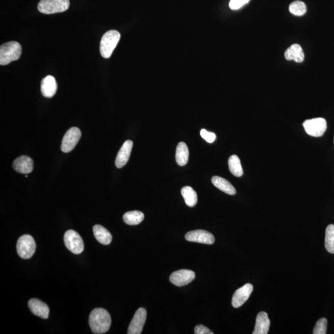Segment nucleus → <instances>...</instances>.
Masks as SVG:
<instances>
[{"instance_id":"obj_1","label":"nucleus","mask_w":334,"mask_h":334,"mask_svg":"<svg viewBox=\"0 0 334 334\" xmlns=\"http://www.w3.org/2000/svg\"><path fill=\"white\" fill-rule=\"evenodd\" d=\"M90 327L93 332L101 334L108 332L112 324L111 316L107 310L95 309L89 316Z\"/></svg>"},{"instance_id":"obj_2","label":"nucleus","mask_w":334,"mask_h":334,"mask_svg":"<svg viewBox=\"0 0 334 334\" xmlns=\"http://www.w3.org/2000/svg\"><path fill=\"white\" fill-rule=\"evenodd\" d=\"M22 54L21 45L17 42L4 43L0 47V65H7L18 60Z\"/></svg>"},{"instance_id":"obj_3","label":"nucleus","mask_w":334,"mask_h":334,"mask_svg":"<svg viewBox=\"0 0 334 334\" xmlns=\"http://www.w3.org/2000/svg\"><path fill=\"white\" fill-rule=\"evenodd\" d=\"M120 34L115 30L107 32L101 38L100 51L101 57L109 59L120 39Z\"/></svg>"},{"instance_id":"obj_4","label":"nucleus","mask_w":334,"mask_h":334,"mask_svg":"<svg viewBox=\"0 0 334 334\" xmlns=\"http://www.w3.org/2000/svg\"><path fill=\"white\" fill-rule=\"evenodd\" d=\"M69 0H40L38 10L45 14L62 13L68 10Z\"/></svg>"},{"instance_id":"obj_5","label":"nucleus","mask_w":334,"mask_h":334,"mask_svg":"<svg viewBox=\"0 0 334 334\" xmlns=\"http://www.w3.org/2000/svg\"><path fill=\"white\" fill-rule=\"evenodd\" d=\"M16 249L17 254L22 259H30L36 249V242L30 235H24L17 240Z\"/></svg>"},{"instance_id":"obj_6","label":"nucleus","mask_w":334,"mask_h":334,"mask_svg":"<svg viewBox=\"0 0 334 334\" xmlns=\"http://www.w3.org/2000/svg\"><path fill=\"white\" fill-rule=\"evenodd\" d=\"M303 126L307 135L321 137L327 130V121L324 118H316L304 121Z\"/></svg>"},{"instance_id":"obj_7","label":"nucleus","mask_w":334,"mask_h":334,"mask_svg":"<svg viewBox=\"0 0 334 334\" xmlns=\"http://www.w3.org/2000/svg\"><path fill=\"white\" fill-rule=\"evenodd\" d=\"M64 242L66 248L72 253L79 254L84 251L83 240L76 232L72 230L66 232L64 235Z\"/></svg>"},{"instance_id":"obj_8","label":"nucleus","mask_w":334,"mask_h":334,"mask_svg":"<svg viewBox=\"0 0 334 334\" xmlns=\"http://www.w3.org/2000/svg\"><path fill=\"white\" fill-rule=\"evenodd\" d=\"M81 137V132L78 127H72L67 131L64 136L61 149L63 152L68 153L76 146Z\"/></svg>"},{"instance_id":"obj_9","label":"nucleus","mask_w":334,"mask_h":334,"mask_svg":"<svg viewBox=\"0 0 334 334\" xmlns=\"http://www.w3.org/2000/svg\"><path fill=\"white\" fill-rule=\"evenodd\" d=\"M147 318L146 310L140 307L135 313V316L130 322L127 330V334H140L146 322Z\"/></svg>"},{"instance_id":"obj_10","label":"nucleus","mask_w":334,"mask_h":334,"mask_svg":"<svg viewBox=\"0 0 334 334\" xmlns=\"http://www.w3.org/2000/svg\"><path fill=\"white\" fill-rule=\"evenodd\" d=\"M195 273L191 270L182 269L174 272L170 277V281L178 287L187 286L195 278Z\"/></svg>"},{"instance_id":"obj_11","label":"nucleus","mask_w":334,"mask_h":334,"mask_svg":"<svg viewBox=\"0 0 334 334\" xmlns=\"http://www.w3.org/2000/svg\"><path fill=\"white\" fill-rule=\"evenodd\" d=\"M252 290L253 286L251 284H246L237 290L232 298V306L235 309L242 306L250 297Z\"/></svg>"},{"instance_id":"obj_12","label":"nucleus","mask_w":334,"mask_h":334,"mask_svg":"<svg viewBox=\"0 0 334 334\" xmlns=\"http://www.w3.org/2000/svg\"><path fill=\"white\" fill-rule=\"evenodd\" d=\"M185 239L188 242L206 244V245H212L215 242V238L213 234L202 230L188 232L185 235Z\"/></svg>"},{"instance_id":"obj_13","label":"nucleus","mask_w":334,"mask_h":334,"mask_svg":"<svg viewBox=\"0 0 334 334\" xmlns=\"http://www.w3.org/2000/svg\"><path fill=\"white\" fill-rule=\"evenodd\" d=\"M133 142L127 140L124 142L123 146L119 150L117 158L115 160V165L118 168L123 167L129 162L131 153H132Z\"/></svg>"},{"instance_id":"obj_14","label":"nucleus","mask_w":334,"mask_h":334,"mask_svg":"<svg viewBox=\"0 0 334 334\" xmlns=\"http://www.w3.org/2000/svg\"><path fill=\"white\" fill-rule=\"evenodd\" d=\"M33 161L30 157L22 156L14 161L13 167L17 172L22 174L30 173L33 170Z\"/></svg>"},{"instance_id":"obj_15","label":"nucleus","mask_w":334,"mask_h":334,"mask_svg":"<svg viewBox=\"0 0 334 334\" xmlns=\"http://www.w3.org/2000/svg\"><path fill=\"white\" fill-rule=\"evenodd\" d=\"M29 307L34 315L42 319H48L50 310L45 303L38 299H31L29 301Z\"/></svg>"},{"instance_id":"obj_16","label":"nucleus","mask_w":334,"mask_h":334,"mask_svg":"<svg viewBox=\"0 0 334 334\" xmlns=\"http://www.w3.org/2000/svg\"><path fill=\"white\" fill-rule=\"evenodd\" d=\"M57 83L52 75H47L43 78L41 83V92L45 97L52 98L56 94Z\"/></svg>"},{"instance_id":"obj_17","label":"nucleus","mask_w":334,"mask_h":334,"mask_svg":"<svg viewBox=\"0 0 334 334\" xmlns=\"http://www.w3.org/2000/svg\"><path fill=\"white\" fill-rule=\"evenodd\" d=\"M270 322L267 314L264 312H261L258 314L255 321L253 334H267L268 333Z\"/></svg>"},{"instance_id":"obj_18","label":"nucleus","mask_w":334,"mask_h":334,"mask_svg":"<svg viewBox=\"0 0 334 334\" xmlns=\"http://www.w3.org/2000/svg\"><path fill=\"white\" fill-rule=\"evenodd\" d=\"M285 58L287 60H293L297 63L303 62L304 59L303 49L300 45L295 43L285 52Z\"/></svg>"},{"instance_id":"obj_19","label":"nucleus","mask_w":334,"mask_h":334,"mask_svg":"<svg viewBox=\"0 0 334 334\" xmlns=\"http://www.w3.org/2000/svg\"><path fill=\"white\" fill-rule=\"evenodd\" d=\"M93 232L96 240L104 245H108L111 243L112 236L109 230L100 225H95L93 227Z\"/></svg>"},{"instance_id":"obj_20","label":"nucleus","mask_w":334,"mask_h":334,"mask_svg":"<svg viewBox=\"0 0 334 334\" xmlns=\"http://www.w3.org/2000/svg\"><path fill=\"white\" fill-rule=\"evenodd\" d=\"M212 182L215 187L226 194L235 195L237 193L234 186L228 180L223 178L222 177L214 176L212 178Z\"/></svg>"},{"instance_id":"obj_21","label":"nucleus","mask_w":334,"mask_h":334,"mask_svg":"<svg viewBox=\"0 0 334 334\" xmlns=\"http://www.w3.org/2000/svg\"><path fill=\"white\" fill-rule=\"evenodd\" d=\"M176 161L179 166L187 165L189 159V149L184 142H180L176 149Z\"/></svg>"},{"instance_id":"obj_22","label":"nucleus","mask_w":334,"mask_h":334,"mask_svg":"<svg viewBox=\"0 0 334 334\" xmlns=\"http://www.w3.org/2000/svg\"><path fill=\"white\" fill-rule=\"evenodd\" d=\"M181 193L185 199L186 204L193 208L197 202V195L195 191L191 187H185L182 189Z\"/></svg>"},{"instance_id":"obj_23","label":"nucleus","mask_w":334,"mask_h":334,"mask_svg":"<svg viewBox=\"0 0 334 334\" xmlns=\"http://www.w3.org/2000/svg\"><path fill=\"white\" fill-rule=\"evenodd\" d=\"M144 219V214L138 211L127 212L123 216L124 222L129 225H138L143 221Z\"/></svg>"},{"instance_id":"obj_24","label":"nucleus","mask_w":334,"mask_h":334,"mask_svg":"<svg viewBox=\"0 0 334 334\" xmlns=\"http://www.w3.org/2000/svg\"><path fill=\"white\" fill-rule=\"evenodd\" d=\"M229 170L233 175L241 177L243 175V170L239 158L236 155L230 157L228 159Z\"/></svg>"},{"instance_id":"obj_25","label":"nucleus","mask_w":334,"mask_h":334,"mask_svg":"<svg viewBox=\"0 0 334 334\" xmlns=\"http://www.w3.org/2000/svg\"><path fill=\"white\" fill-rule=\"evenodd\" d=\"M325 247L328 252L334 254V225L330 224L326 228Z\"/></svg>"},{"instance_id":"obj_26","label":"nucleus","mask_w":334,"mask_h":334,"mask_svg":"<svg viewBox=\"0 0 334 334\" xmlns=\"http://www.w3.org/2000/svg\"><path fill=\"white\" fill-rule=\"evenodd\" d=\"M289 11L293 15L301 16L306 13L307 8L303 2L295 1L290 4Z\"/></svg>"},{"instance_id":"obj_27","label":"nucleus","mask_w":334,"mask_h":334,"mask_svg":"<svg viewBox=\"0 0 334 334\" xmlns=\"http://www.w3.org/2000/svg\"><path fill=\"white\" fill-rule=\"evenodd\" d=\"M327 320L326 318H321L316 322V326L314 328V334H326L327 333Z\"/></svg>"},{"instance_id":"obj_28","label":"nucleus","mask_w":334,"mask_h":334,"mask_svg":"<svg viewBox=\"0 0 334 334\" xmlns=\"http://www.w3.org/2000/svg\"><path fill=\"white\" fill-rule=\"evenodd\" d=\"M200 135L209 143H213L216 139V135L214 133L209 132L205 129L200 130Z\"/></svg>"},{"instance_id":"obj_29","label":"nucleus","mask_w":334,"mask_h":334,"mask_svg":"<svg viewBox=\"0 0 334 334\" xmlns=\"http://www.w3.org/2000/svg\"><path fill=\"white\" fill-rule=\"evenodd\" d=\"M250 0H230V4H229V7L232 10H237L243 7Z\"/></svg>"},{"instance_id":"obj_30","label":"nucleus","mask_w":334,"mask_h":334,"mask_svg":"<svg viewBox=\"0 0 334 334\" xmlns=\"http://www.w3.org/2000/svg\"><path fill=\"white\" fill-rule=\"evenodd\" d=\"M194 333L196 334H213L212 331L208 329L207 327L203 326V325H198L196 326L194 329Z\"/></svg>"},{"instance_id":"obj_31","label":"nucleus","mask_w":334,"mask_h":334,"mask_svg":"<svg viewBox=\"0 0 334 334\" xmlns=\"http://www.w3.org/2000/svg\"><path fill=\"white\" fill-rule=\"evenodd\" d=\"M333 142H334V139H333Z\"/></svg>"}]
</instances>
